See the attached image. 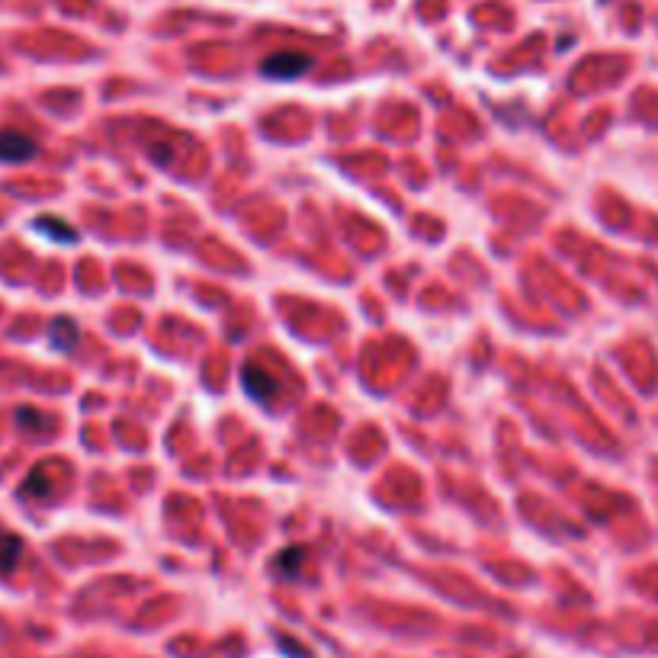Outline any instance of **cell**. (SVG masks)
I'll return each instance as SVG.
<instances>
[{
	"label": "cell",
	"mask_w": 658,
	"mask_h": 658,
	"mask_svg": "<svg viewBox=\"0 0 658 658\" xmlns=\"http://www.w3.org/2000/svg\"><path fill=\"white\" fill-rule=\"evenodd\" d=\"M312 68V58L302 52H277L270 55L264 65H260V74L273 81H296L299 74H305Z\"/></svg>",
	"instance_id": "cell-1"
},
{
	"label": "cell",
	"mask_w": 658,
	"mask_h": 658,
	"mask_svg": "<svg viewBox=\"0 0 658 658\" xmlns=\"http://www.w3.org/2000/svg\"><path fill=\"white\" fill-rule=\"evenodd\" d=\"M36 155V142L29 135L17 132V129H4L0 132V161L7 164H23Z\"/></svg>",
	"instance_id": "cell-2"
},
{
	"label": "cell",
	"mask_w": 658,
	"mask_h": 658,
	"mask_svg": "<svg viewBox=\"0 0 658 658\" xmlns=\"http://www.w3.org/2000/svg\"><path fill=\"white\" fill-rule=\"evenodd\" d=\"M241 379H244V389H248V395H251V399H257V402H267L270 395H273V389H277V382H273V376L260 370L257 363H248V366H244V370H241Z\"/></svg>",
	"instance_id": "cell-3"
},
{
	"label": "cell",
	"mask_w": 658,
	"mask_h": 658,
	"mask_svg": "<svg viewBox=\"0 0 658 658\" xmlns=\"http://www.w3.org/2000/svg\"><path fill=\"white\" fill-rule=\"evenodd\" d=\"M23 556V540L13 530L0 527V575H7L17 569V562Z\"/></svg>",
	"instance_id": "cell-4"
},
{
	"label": "cell",
	"mask_w": 658,
	"mask_h": 658,
	"mask_svg": "<svg viewBox=\"0 0 658 658\" xmlns=\"http://www.w3.org/2000/svg\"><path fill=\"white\" fill-rule=\"evenodd\" d=\"M36 225H39V232L52 235L55 241H74V238H78V235H65V232H58V228H65V222H55V219H39Z\"/></svg>",
	"instance_id": "cell-5"
}]
</instances>
